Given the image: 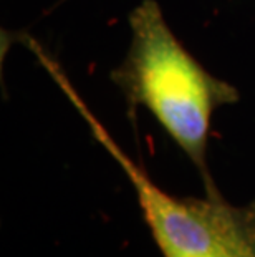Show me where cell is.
<instances>
[{"instance_id": "obj_1", "label": "cell", "mask_w": 255, "mask_h": 257, "mask_svg": "<svg viewBox=\"0 0 255 257\" xmlns=\"http://www.w3.org/2000/svg\"><path fill=\"white\" fill-rule=\"evenodd\" d=\"M131 45L111 80L134 110L144 106L184 151L205 196H222L207 166L210 119L217 108L238 101L235 86L215 78L189 53L156 0H143L129 14Z\"/></svg>"}, {"instance_id": "obj_2", "label": "cell", "mask_w": 255, "mask_h": 257, "mask_svg": "<svg viewBox=\"0 0 255 257\" xmlns=\"http://www.w3.org/2000/svg\"><path fill=\"white\" fill-rule=\"evenodd\" d=\"M32 47L43 68L83 116L93 138L129 179L162 257H255V199L245 206H234L222 196L179 198L161 189L86 106L58 62L37 42Z\"/></svg>"}]
</instances>
